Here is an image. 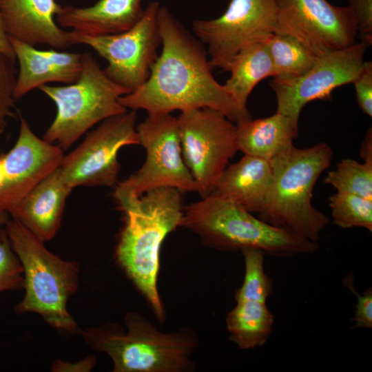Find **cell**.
Returning a JSON list of instances; mask_svg holds the SVG:
<instances>
[{
    "label": "cell",
    "instance_id": "277c9868",
    "mask_svg": "<svg viewBox=\"0 0 372 372\" xmlns=\"http://www.w3.org/2000/svg\"><path fill=\"white\" fill-rule=\"evenodd\" d=\"M326 143L307 148L291 145L269 161L273 180L259 218L318 242L329 218L311 205L314 185L331 163Z\"/></svg>",
    "mask_w": 372,
    "mask_h": 372
},
{
    "label": "cell",
    "instance_id": "74e56055",
    "mask_svg": "<svg viewBox=\"0 0 372 372\" xmlns=\"http://www.w3.org/2000/svg\"><path fill=\"white\" fill-rule=\"evenodd\" d=\"M7 126V122L6 121H0V135L2 134Z\"/></svg>",
    "mask_w": 372,
    "mask_h": 372
},
{
    "label": "cell",
    "instance_id": "ac0fdd59",
    "mask_svg": "<svg viewBox=\"0 0 372 372\" xmlns=\"http://www.w3.org/2000/svg\"><path fill=\"white\" fill-rule=\"evenodd\" d=\"M72 190L57 167L8 213L39 240L49 241L61 227L65 201Z\"/></svg>",
    "mask_w": 372,
    "mask_h": 372
},
{
    "label": "cell",
    "instance_id": "1f68e13d",
    "mask_svg": "<svg viewBox=\"0 0 372 372\" xmlns=\"http://www.w3.org/2000/svg\"><path fill=\"white\" fill-rule=\"evenodd\" d=\"M358 103L362 112L372 116V62H364L356 78L353 81Z\"/></svg>",
    "mask_w": 372,
    "mask_h": 372
},
{
    "label": "cell",
    "instance_id": "52a82bcc",
    "mask_svg": "<svg viewBox=\"0 0 372 372\" xmlns=\"http://www.w3.org/2000/svg\"><path fill=\"white\" fill-rule=\"evenodd\" d=\"M82 54V70L76 82L38 88L56 107V116L43 139L63 151L96 124L127 111L119 98L130 92L110 80L92 54Z\"/></svg>",
    "mask_w": 372,
    "mask_h": 372
},
{
    "label": "cell",
    "instance_id": "d590c367",
    "mask_svg": "<svg viewBox=\"0 0 372 372\" xmlns=\"http://www.w3.org/2000/svg\"><path fill=\"white\" fill-rule=\"evenodd\" d=\"M5 178V168L1 155L0 156V188L1 187Z\"/></svg>",
    "mask_w": 372,
    "mask_h": 372
},
{
    "label": "cell",
    "instance_id": "7a4b0ae2",
    "mask_svg": "<svg viewBox=\"0 0 372 372\" xmlns=\"http://www.w3.org/2000/svg\"><path fill=\"white\" fill-rule=\"evenodd\" d=\"M120 209L124 225L116 247L117 262L163 322L165 311L157 287L160 250L166 236L180 227L184 214L180 191L152 189Z\"/></svg>",
    "mask_w": 372,
    "mask_h": 372
},
{
    "label": "cell",
    "instance_id": "484cf974",
    "mask_svg": "<svg viewBox=\"0 0 372 372\" xmlns=\"http://www.w3.org/2000/svg\"><path fill=\"white\" fill-rule=\"evenodd\" d=\"M245 262L243 282L235 293V300H251L266 302L272 292L271 280L265 273V252L258 248L240 250Z\"/></svg>",
    "mask_w": 372,
    "mask_h": 372
},
{
    "label": "cell",
    "instance_id": "4dcf8cb0",
    "mask_svg": "<svg viewBox=\"0 0 372 372\" xmlns=\"http://www.w3.org/2000/svg\"><path fill=\"white\" fill-rule=\"evenodd\" d=\"M356 23L357 37L369 46L372 43V0H349Z\"/></svg>",
    "mask_w": 372,
    "mask_h": 372
},
{
    "label": "cell",
    "instance_id": "d6a6232c",
    "mask_svg": "<svg viewBox=\"0 0 372 372\" xmlns=\"http://www.w3.org/2000/svg\"><path fill=\"white\" fill-rule=\"evenodd\" d=\"M96 363V358L93 355L81 360L75 363L66 362L57 359L52 364V371H90Z\"/></svg>",
    "mask_w": 372,
    "mask_h": 372
},
{
    "label": "cell",
    "instance_id": "9c48e42d",
    "mask_svg": "<svg viewBox=\"0 0 372 372\" xmlns=\"http://www.w3.org/2000/svg\"><path fill=\"white\" fill-rule=\"evenodd\" d=\"M183 158L202 198L211 194L238 151L235 123L211 108L182 111L176 118Z\"/></svg>",
    "mask_w": 372,
    "mask_h": 372
},
{
    "label": "cell",
    "instance_id": "f1b7e54d",
    "mask_svg": "<svg viewBox=\"0 0 372 372\" xmlns=\"http://www.w3.org/2000/svg\"><path fill=\"white\" fill-rule=\"evenodd\" d=\"M16 59L0 50V121L14 116V90L17 70Z\"/></svg>",
    "mask_w": 372,
    "mask_h": 372
},
{
    "label": "cell",
    "instance_id": "8d00e7d4",
    "mask_svg": "<svg viewBox=\"0 0 372 372\" xmlns=\"http://www.w3.org/2000/svg\"><path fill=\"white\" fill-rule=\"evenodd\" d=\"M8 213L6 211H0V227L4 226L9 219Z\"/></svg>",
    "mask_w": 372,
    "mask_h": 372
},
{
    "label": "cell",
    "instance_id": "f546056e",
    "mask_svg": "<svg viewBox=\"0 0 372 372\" xmlns=\"http://www.w3.org/2000/svg\"><path fill=\"white\" fill-rule=\"evenodd\" d=\"M344 285L356 296L357 304L354 310V317L355 328L372 327V289L369 287L361 295L358 293L353 285V276L349 274L344 279Z\"/></svg>",
    "mask_w": 372,
    "mask_h": 372
},
{
    "label": "cell",
    "instance_id": "ba28073f",
    "mask_svg": "<svg viewBox=\"0 0 372 372\" xmlns=\"http://www.w3.org/2000/svg\"><path fill=\"white\" fill-rule=\"evenodd\" d=\"M146 157L140 169L114 187L119 207L133 203L145 192L161 187L196 192V185L183 158L177 119L171 114H148L136 126Z\"/></svg>",
    "mask_w": 372,
    "mask_h": 372
},
{
    "label": "cell",
    "instance_id": "3957f363",
    "mask_svg": "<svg viewBox=\"0 0 372 372\" xmlns=\"http://www.w3.org/2000/svg\"><path fill=\"white\" fill-rule=\"evenodd\" d=\"M126 330L107 323L81 331L93 350L106 353L114 372H186L194 369L191 356L198 339L189 327L164 333L141 314L125 316Z\"/></svg>",
    "mask_w": 372,
    "mask_h": 372
},
{
    "label": "cell",
    "instance_id": "5b68a950",
    "mask_svg": "<svg viewBox=\"0 0 372 372\" xmlns=\"http://www.w3.org/2000/svg\"><path fill=\"white\" fill-rule=\"evenodd\" d=\"M23 273L25 294L17 303V314L39 315L51 327L66 334L81 333L67 309L70 298L79 287L80 265L50 251L25 227L14 219L4 225Z\"/></svg>",
    "mask_w": 372,
    "mask_h": 372
},
{
    "label": "cell",
    "instance_id": "cb8c5ba5",
    "mask_svg": "<svg viewBox=\"0 0 372 372\" xmlns=\"http://www.w3.org/2000/svg\"><path fill=\"white\" fill-rule=\"evenodd\" d=\"M265 41L275 79L298 77L308 71L319 57L296 38L287 34L273 33Z\"/></svg>",
    "mask_w": 372,
    "mask_h": 372
},
{
    "label": "cell",
    "instance_id": "836d02e7",
    "mask_svg": "<svg viewBox=\"0 0 372 372\" xmlns=\"http://www.w3.org/2000/svg\"><path fill=\"white\" fill-rule=\"evenodd\" d=\"M0 50L12 58L15 59V56L10 41V37L6 32L3 21L0 12Z\"/></svg>",
    "mask_w": 372,
    "mask_h": 372
},
{
    "label": "cell",
    "instance_id": "ffe728a7",
    "mask_svg": "<svg viewBox=\"0 0 372 372\" xmlns=\"http://www.w3.org/2000/svg\"><path fill=\"white\" fill-rule=\"evenodd\" d=\"M273 180L269 161L244 155L226 167L212 193L241 207L250 213H260Z\"/></svg>",
    "mask_w": 372,
    "mask_h": 372
},
{
    "label": "cell",
    "instance_id": "9a60e30c",
    "mask_svg": "<svg viewBox=\"0 0 372 372\" xmlns=\"http://www.w3.org/2000/svg\"><path fill=\"white\" fill-rule=\"evenodd\" d=\"M5 178L0 188V211L8 212L36 185L60 166L63 150L38 137L21 117L17 140L1 155Z\"/></svg>",
    "mask_w": 372,
    "mask_h": 372
},
{
    "label": "cell",
    "instance_id": "30bf717a",
    "mask_svg": "<svg viewBox=\"0 0 372 372\" xmlns=\"http://www.w3.org/2000/svg\"><path fill=\"white\" fill-rule=\"evenodd\" d=\"M160 3L150 2L139 21L129 30L116 34L89 36L70 31L72 45L83 44L92 48L105 59L103 69L115 83L132 92L147 80L158 57L161 44L157 23Z\"/></svg>",
    "mask_w": 372,
    "mask_h": 372
},
{
    "label": "cell",
    "instance_id": "6da1fadb",
    "mask_svg": "<svg viewBox=\"0 0 372 372\" xmlns=\"http://www.w3.org/2000/svg\"><path fill=\"white\" fill-rule=\"evenodd\" d=\"M157 23L162 50L147 80L119 98L127 110H144L148 114H171L211 108L238 124L251 119L213 76L203 43L192 36L169 10L160 6Z\"/></svg>",
    "mask_w": 372,
    "mask_h": 372
},
{
    "label": "cell",
    "instance_id": "e575fe53",
    "mask_svg": "<svg viewBox=\"0 0 372 372\" xmlns=\"http://www.w3.org/2000/svg\"><path fill=\"white\" fill-rule=\"evenodd\" d=\"M360 156L365 163H372V130L367 131L360 149Z\"/></svg>",
    "mask_w": 372,
    "mask_h": 372
},
{
    "label": "cell",
    "instance_id": "2e32d148",
    "mask_svg": "<svg viewBox=\"0 0 372 372\" xmlns=\"http://www.w3.org/2000/svg\"><path fill=\"white\" fill-rule=\"evenodd\" d=\"M61 8L55 0H0V12L10 37L56 50L72 45L70 32L56 21Z\"/></svg>",
    "mask_w": 372,
    "mask_h": 372
},
{
    "label": "cell",
    "instance_id": "7c38bea8",
    "mask_svg": "<svg viewBox=\"0 0 372 372\" xmlns=\"http://www.w3.org/2000/svg\"><path fill=\"white\" fill-rule=\"evenodd\" d=\"M276 20V0H231L219 17L196 19L192 29L207 46L211 68L224 71L241 49L274 33Z\"/></svg>",
    "mask_w": 372,
    "mask_h": 372
},
{
    "label": "cell",
    "instance_id": "d6986e66",
    "mask_svg": "<svg viewBox=\"0 0 372 372\" xmlns=\"http://www.w3.org/2000/svg\"><path fill=\"white\" fill-rule=\"evenodd\" d=\"M143 0H99L88 7L61 6L56 16L62 28L83 35L120 33L134 26L141 18Z\"/></svg>",
    "mask_w": 372,
    "mask_h": 372
},
{
    "label": "cell",
    "instance_id": "8fae6325",
    "mask_svg": "<svg viewBox=\"0 0 372 372\" xmlns=\"http://www.w3.org/2000/svg\"><path fill=\"white\" fill-rule=\"evenodd\" d=\"M136 118V111L130 110L104 120L76 148L64 155L59 167L72 189L116 186L120 171L119 150L127 145H140Z\"/></svg>",
    "mask_w": 372,
    "mask_h": 372
},
{
    "label": "cell",
    "instance_id": "4fadbf2b",
    "mask_svg": "<svg viewBox=\"0 0 372 372\" xmlns=\"http://www.w3.org/2000/svg\"><path fill=\"white\" fill-rule=\"evenodd\" d=\"M276 4L274 33L296 38L318 56L356 42L355 19L349 6L327 0H276Z\"/></svg>",
    "mask_w": 372,
    "mask_h": 372
},
{
    "label": "cell",
    "instance_id": "8992f818",
    "mask_svg": "<svg viewBox=\"0 0 372 372\" xmlns=\"http://www.w3.org/2000/svg\"><path fill=\"white\" fill-rule=\"evenodd\" d=\"M180 227L197 234L204 245L222 251L258 248L271 256L289 257L320 248L318 242L273 226L214 193L185 207Z\"/></svg>",
    "mask_w": 372,
    "mask_h": 372
},
{
    "label": "cell",
    "instance_id": "d4e9b609",
    "mask_svg": "<svg viewBox=\"0 0 372 372\" xmlns=\"http://www.w3.org/2000/svg\"><path fill=\"white\" fill-rule=\"evenodd\" d=\"M324 183L332 185L338 192L372 199V163L342 159L328 173Z\"/></svg>",
    "mask_w": 372,
    "mask_h": 372
},
{
    "label": "cell",
    "instance_id": "44dd1931",
    "mask_svg": "<svg viewBox=\"0 0 372 372\" xmlns=\"http://www.w3.org/2000/svg\"><path fill=\"white\" fill-rule=\"evenodd\" d=\"M236 127L238 150L267 161L293 145L298 136V123L277 112L269 117L247 120Z\"/></svg>",
    "mask_w": 372,
    "mask_h": 372
},
{
    "label": "cell",
    "instance_id": "7402d4cb",
    "mask_svg": "<svg viewBox=\"0 0 372 372\" xmlns=\"http://www.w3.org/2000/svg\"><path fill=\"white\" fill-rule=\"evenodd\" d=\"M224 71L230 72L223 85L225 90L239 105L247 108V99L253 89L262 79L273 75L265 41L253 43L241 49Z\"/></svg>",
    "mask_w": 372,
    "mask_h": 372
},
{
    "label": "cell",
    "instance_id": "e0dca14e",
    "mask_svg": "<svg viewBox=\"0 0 372 372\" xmlns=\"http://www.w3.org/2000/svg\"><path fill=\"white\" fill-rule=\"evenodd\" d=\"M10 41L19 66L14 90L15 100L47 83L68 85L79 78L83 54L53 48L41 50L12 37Z\"/></svg>",
    "mask_w": 372,
    "mask_h": 372
},
{
    "label": "cell",
    "instance_id": "5bb4252c",
    "mask_svg": "<svg viewBox=\"0 0 372 372\" xmlns=\"http://www.w3.org/2000/svg\"><path fill=\"white\" fill-rule=\"evenodd\" d=\"M369 45L355 42L347 48L319 56L301 76L287 80L273 79L269 85L276 94L277 113L298 123L304 105L313 100L329 99L334 89L353 83L364 62Z\"/></svg>",
    "mask_w": 372,
    "mask_h": 372
},
{
    "label": "cell",
    "instance_id": "603a6c76",
    "mask_svg": "<svg viewBox=\"0 0 372 372\" xmlns=\"http://www.w3.org/2000/svg\"><path fill=\"white\" fill-rule=\"evenodd\" d=\"M236 302L226 317L229 340L241 349L263 346L271 335L274 322L266 302L251 300Z\"/></svg>",
    "mask_w": 372,
    "mask_h": 372
},
{
    "label": "cell",
    "instance_id": "4316f807",
    "mask_svg": "<svg viewBox=\"0 0 372 372\" xmlns=\"http://www.w3.org/2000/svg\"><path fill=\"white\" fill-rule=\"evenodd\" d=\"M334 225L343 228L362 227L372 231V199L338 192L329 198Z\"/></svg>",
    "mask_w": 372,
    "mask_h": 372
},
{
    "label": "cell",
    "instance_id": "83f0119b",
    "mask_svg": "<svg viewBox=\"0 0 372 372\" xmlns=\"http://www.w3.org/2000/svg\"><path fill=\"white\" fill-rule=\"evenodd\" d=\"M23 289L21 264L12 249L7 231L0 227V293Z\"/></svg>",
    "mask_w": 372,
    "mask_h": 372
}]
</instances>
